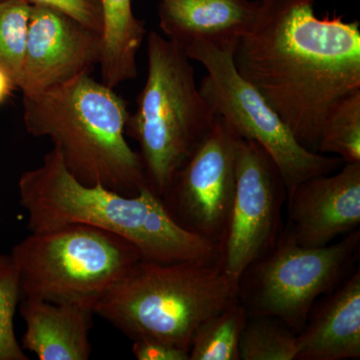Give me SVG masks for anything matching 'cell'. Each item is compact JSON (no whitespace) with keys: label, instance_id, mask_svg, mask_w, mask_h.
I'll return each instance as SVG.
<instances>
[{"label":"cell","instance_id":"obj_20","mask_svg":"<svg viewBox=\"0 0 360 360\" xmlns=\"http://www.w3.org/2000/svg\"><path fill=\"white\" fill-rule=\"evenodd\" d=\"M32 6L25 0L0 2V68L13 79L16 89L25 63Z\"/></svg>","mask_w":360,"mask_h":360},{"label":"cell","instance_id":"obj_26","mask_svg":"<svg viewBox=\"0 0 360 360\" xmlns=\"http://www.w3.org/2000/svg\"><path fill=\"white\" fill-rule=\"evenodd\" d=\"M4 1V0H0V2Z\"/></svg>","mask_w":360,"mask_h":360},{"label":"cell","instance_id":"obj_5","mask_svg":"<svg viewBox=\"0 0 360 360\" xmlns=\"http://www.w3.org/2000/svg\"><path fill=\"white\" fill-rule=\"evenodd\" d=\"M217 118L196 85L191 59L165 35L149 32L148 77L125 134L139 144L148 186L158 195Z\"/></svg>","mask_w":360,"mask_h":360},{"label":"cell","instance_id":"obj_18","mask_svg":"<svg viewBox=\"0 0 360 360\" xmlns=\"http://www.w3.org/2000/svg\"><path fill=\"white\" fill-rule=\"evenodd\" d=\"M317 153L360 162V89L338 101L324 120Z\"/></svg>","mask_w":360,"mask_h":360},{"label":"cell","instance_id":"obj_14","mask_svg":"<svg viewBox=\"0 0 360 360\" xmlns=\"http://www.w3.org/2000/svg\"><path fill=\"white\" fill-rule=\"evenodd\" d=\"M360 357V270H355L310 310L297 335L295 360Z\"/></svg>","mask_w":360,"mask_h":360},{"label":"cell","instance_id":"obj_3","mask_svg":"<svg viewBox=\"0 0 360 360\" xmlns=\"http://www.w3.org/2000/svg\"><path fill=\"white\" fill-rule=\"evenodd\" d=\"M22 105L26 131L51 139L78 181L124 195L149 186L141 155L125 139L129 112L115 89L80 75L23 96Z\"/></svg>","mask_w":360,"mask_h":360},{"label":"cell","instance_id":"obj_8","mask_svg":"<svg viewBox=\"0 0 360 360\" xmlns=\"http://www.w3.org/2000/svg\"><path fill=\"white\" fill-rule=\"evenodd\" d=\"M233 51L207 41L194 42L184 51L205 68L200 91L215 115L224 118L241 139L257 142L269 153L288 193L304 180L340 169L345 165L340 158L303 148L264 96L239 75L232 60Z\"/></svg>","mask_w":360,"mask_h":360},{"label":"cell","instance_id":"obj_2","mask_svg":"<svg viewBox=\"0 0 360 360\" xmlns=\"http://www.w3.org/2000/svg\"><path fill=\"white\" fill-rule=\"evenodd\" d=\"M18 195L30 232L91 225L127 239L146 262H219V246L180 227L150 187L124 195L85 186L68 172L54 148L39 167L21 174Z\"/></svg>","mask_w":360,"mask_h":360},{"label":"cell","instance_id":"obj_12","mask_svg":"<svg viewBox=\"0 0 360 360\" xmlns=\"http://www.w3.org/2000/svg\"><path fill=\"white\" fill-rule=\"evenodd\" d=\"M286 229L297 245L323 248L360 224V162L300 182L288 193Z\"/></svg>","mask_w":360,"mask_h":360},{"label":"cell","instance_id":"obj_13","mask_svg":"<svg viewBox=\"0 0 360 360\" xmlns=\"http://www.w3.org/2000/svg\"><path fill=\"white\" fill-rule=\"evenodd\" d=\"M259 0H165L160 30L182 51L196 41L236 49L257 15Z\"/></svg>","mask_w":360,"mask_h":360},{"label":"cell","instance_id":"obj_22","mask_svg":"<svg viewBox=\"0 0 360 360\" xmlns=\"http://www.w3.org/2000/svg\"><path fill=\"white\" fill-rule=\"evenodd\" d=\"M28 4L56 9L80 25L103 34V11L101 0H25Z\"/></svg>","mask_w":360,"mask_h":360},{"label":"cell","instance_id":"obj_19","mask_svg":"<svg viewBox=\"0 0 360 360\" xmlns=\"http://www.w3.org/2000/svg\"><path fill=\"white\" fill-rule=\"evenodd\" d=\"M297 335L276 317H248L239 345L240 360H295Z\"/></svg>","mask_w":360,"mask_h":360},{"label":"cell","instance_id":"obj_11","mask_svg":"<svg viewBox=\"0 0 360 360\" xmlns=\"http://www.w3.org/2000/svg\"><path fill=\"white\" fill-rule=\"evenodd\" d=\"M101 51V33L56 9L32 4L18 89L32 96L90 75Z\"/></svg>","mask_w":360,"mask_h":360},{"label":"cell","instance_id":"obj_24","mask_svg":"<svg viewBox=\"0 0 360 360\" xmlns=\"http://www.w3.org/2000/svg\"><path fill=\"white\" fill-rule=\"evenodd\" d=\"M15 89L13 79L0 68V103H4Z\"/></svg>","mask_w":360,"mask_h":360},{"label":"cell","instance_id":"obj_1","mask_svg":"<svg viewBox=\"0 0 360 360\" xmlns=\"http://www.w3.org/2000/svg\"><path fill=\"white\" fill-rule=\"evenodd\" d=\"M232 60L303 148L317 153L328 111L360 89L359 21L319 18L314 0H259Z\"/></svg>","mask_w":360,"mask_h":360},{"label":"cell","instance_id":"obj_17","mask_svg":"<svg viewBox=\"0 0 360 360\" xmlns=\"http://www.w3.org/2000/svg\"><path fill=\"white\" fill-rule=\"evenodd\" d=\"M248 319L238 296L198 326L191 338L189 360H240L239 345Z\"/></svg>","mask_w":360,"mask_h":360},{"label":"cell","instance_id":"obj_10","mask_svg":"<svg viewBox=\"0 0 360 360\" xmlns=\"http://www.w3.org/2000/svg\"><path fill=\"white\" fill-rule=\"evenodd\" d=\"M239 136L217 116L212 131L177 170L161 200L182 229L221 245L236 191Z\"/></svg>","mask_w":360,"mask_h":360},{"label":"cell","instance_id":"obj_15","mask_svg":"<svg viewBox=\"0 0 360 360\" xmlns=\"http://www.w3.org/2000/svg\"><path fill=\"white\" fill-rule=\"evenodd\" d=\"M20 312L25 322L22 348L40 360H86L91 355L90 330L94 309L70 303L22 297Z\"/></svg>","mask_w":360,"mask_h":360},{"label":"cell","instance_id":"obj_23","mask_svg":"<svg viewBox=\"0 0 360 360\" xmlns=\"http://www.w3.org/2000/svg\"><path fill=\"white\" fill-rule=\"evenodd\" d=\"M132 354L139 360H189L186 350L155 340L134 341Z\"/></svg>","mask_w":360,"mask_h":360},{"label":"cell","instance_id":"obj_21","mask_svg":"<svg viewBox=\"0 0 360 360\" xmlns=\"http://www.w3.org/2000/svg\"><path fill=\"white\" fill-rule=\"evenodd\" d=\"M21 297L20 276L11 255L0 253V360H28L14 331Z\"/></svg>","mask_w":360,"mask_h":360},{"label":"cell","instance_id":"obj_4","mask_svg":"<svg viewBox=\"0 0 360 360\" xmlns=\"http://www.w3.org/2000/svg\"><path fill=\"white\" fill-rule=\"evenodd\" d=\"M238 296V284L219 262L141 259L101 297L94 312L132 341H160L189 352L201 322Z\"/></svg>","mask_w":360,"mask_h":360},{"label":"cell","instance_id":"obj_25","mask_svg":"<svg viewBox=\"0 0 360 360\" xmlns=\"http://www.w3.org/2000/svg\"><path fill=\"white\" fill-rule=\"evenodd\" d=\"M160 1H165V0H160Z\"/></svg>","mask_w":360,"mask_h":360},{"label":"cell","instance_id":"obj_7","mask_svg":"<svg viewBox=\"0 0 360 360\" xmlns=\"http://www.w3.org/2000/svg\"><path fill=\"white\" fill-rule=\"evenodd\" d=\"M359 246V229L323 248H304L283 229L274 248L243 272L238 300L248 317H276L298 333L316 300L347 278Z\"/></svg>","mask_w":360,"mask_h":360},{"label":"cell","instance_id":"obj_9","mask_svg":"<svg viewBox=\"0 0 360 360\" xmlns=\"http://www.w3.org/2000/svg\"><path fill=\"white\" fill-rule=\"evenodd\" d=\"M288 200L283 176L269 153L257 142L240 139L236 191L219 262L238 284L248 266L266 255L281 232V212Z\"/></svg>","mask_w":360,"mask_h":360},{"label":"cell","instance_id":"obj_16","mask_svg":"<svg viewBox=\"0 0 360 360\" xmlns=\"http://www.w3.org/2000/svg\"><path fill=\"white\" fill-rule=\"evenodd\" d=\"M103 30L98 66L101 82L111 89L134 79L146 27L132 11V0H101Z\"/></svg>","mask_w":360,"mask_h":360},{"label":"cell","instance_id":"obj_6","mask_svg":"<svg viewBox=\"0 0 360 360\" xmlns=\"http://www.w3.org/2000/svg\"><path fill=\"white\" fill-rule=\"evenodd\" d=\"M11 255L22 297L94 310L101 297L142 259L127 239L79 224L32 232L13 246Z\"/></svg>","mask_w":360,"mask_h":360}]
</instances>
